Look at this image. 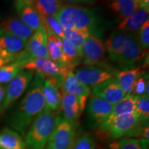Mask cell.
Returning <instances> with one entry per match:
<instances>
[{
    "instance_id": "cell-17",
    "label": "cell",
    "mask_w": 149,
    "mask_h": 149,
    "mask_svg": "<svg viewBox=\"0 0 149 149\" xmlns=\"http://www.w3.org/2000/svg\"><path fill=\"white\" fill-rule=\"evenodd\" d=\"M61 92V91H60ZM61 100L59 109L65 120L74 124L84 109L77 97L70 93L61 92Z\"/></svg>"
},
{
    "instance_id": "cell-14",
    "label": "cell",
    "mask_w": 149,
    "mask_h": 149,
    "mask_svg": "<svg viewBox=\"0 0 149 149\" xmlns=\"http://www.w3.org/2000/svg\"><path fill=\"white\" fill-rule=\"evenodd\" d=\"M91 94L97 97L115 105L122 100L126 95V93L121 88L115 77L106 80L92 88Z\"/></svg>"
},
{
    "instance_id": "cell-30",
    "label": "cell",
    "mask_w": 149,
    "mask_h": 149,
    "mask_svg": "<svg viewBox=\"0 0 149 149\" xmlns=\"http://www.w3.org/2000/svg\"><path fill=\"white\" fill-rule=\"evenodd\" d=\"M22 70H23L22 66L17 62L3 65L0 68V84L8 83Z\"/></svg>"
},
{
    "instance_id": "cell-23",
    "label": "cell",
    "mask_w": 149,
    "mask_h": 149,
    "mask_svg": "<svg viewBox=\"0 0 149 149\" xmlns=\"http://www.w3.org/2000/svg\"><path fill=\"white\" fill-rule=\"evenodd\" d=\"M142 74L141 66L130 70H120L115 73V78L121 88L125 92L126 94H130L133 91L134 84L136 80Z\"/></svg>"
},
{
    "instance_id": "cell-6",
    "label": "cell",
    "mask_w": 149,
    "mask_h": 149,
    "mask_svg": "<svg viewBox=\"0 0 149 149\" xmlns=\"http://www.w3.org/2000/svg\"><path fill=\"white\" fill-rule=\"evenodd\" d=\"M48 57L47 50V35L46 30L42 26L34 31L27 41L25 48L19 54L13 62L19 63L23 68L24 64L32 59Z\"/></svg>"
},
{
    "instance_id": "cell-19",
    "label": "cell",
    "mask_w": 149,
    "mask_h": 149,
    "mask_svg": "<svg viewBox=\"0 0 149 149\" xmlns=\"http://www.w3.org/2000/svg\"><path fill=\"white\" fill-rule=\"evenodd\" d=\"M59 86L60 81L55 78H46L44 79L42 92L46 108L54 112L58 111L60 107L61 93L59 91Z\"/></svg>"
},
{
    "instance_id": "cell-15",
    "label": "cell",
    "mask_w": 149,
    "mask_h": 149,
    "mask_svg": "<svg viewBox=\"0 0 149 149\" xmlns=\"http://www.w3.org/2000/svg\"><path fill=\"white\" fill-rule=\"evenodd\" d=\"M113 106L101 98L91 96L86 106L88 119L91 125L99 126L103 123L111 114Z\"/></svg>"
},
{
    "instance_id": "cell-26",
    "label": "cell",
    "mask_w": 149,
    "mask_h": 149,
    "mask_svg": "<svg viewBox=\"0 0 149 149\" xmlns=\"http://www.w3.org/2000/svg\"><path fill=\"white\" fill-rule=\"evenodd\" d=\"M47 35V50L49 58L61 68H66L63 61L62 44L60 38L50 31H46Z\"/></svg>"
},
{
    "instance_id": "cell-16",
    "label": "cell",
    "mask_w": 149,
    "mask_h": 149,
    "mask_svg": "<svg viewBox=\"0 0 149 149\" xmlns=\"http://www.w3.org/2000/svg\"><path fill=\"white\" fill-rule=\"evenodd\" d=\"M15 6L19 18L33 31L42 26L41 17L33 5V0H16Z\"/></svg>"
},
{
    "instance_id": "cell-1",
    "label": "cell",
    "mask_w": 149,
    "mask_h": 149,
    "mask_svg": "<svg viewBox=\"0 0 149 149\" xmlns=\"http://www.w3.org/2000/svg\"><path fill=\"white\" fill-rule=\"evenodd\" d=\"M33 77L26 95L7 119L12 129L22 136H25L33 120L46 107L42 92L45 78L38 73Z\"/></svg>"
},
{
    "instance_id": "cell-29",
    "label": "cell",
    "mask_w": 149,
    "mask_h": 149,
    "mask_svg": "<svg viewBox=\"0 0 149 149\" xmlns=\"http://www.w3.org/2000/svg\"><path fill=\"white\" fill-rule=\"evenodd\" d=\"M64 32L65 38L80 52L86 39L89 35L93 34L88 31H79V30L65 29L64 30Z\"/></svg>"
},
{
    "instance_id": "cell-36",
    "label": "cell",
    "mask_w": 149,
    "mask_h": 149,
    "mask_svg": "<svg viewBox=\"0 0 149 149\" xmlns=\"http://www.w3.org/2000/svg\"><path fill=\"white\" fill-rule=\"evenodd\" d=\"M148 77L146 78V75H141L138 79L136 80L135 84H134L133 91H132L130 94L135 96L144 95L145 93V88H146V83L148 81Z\"/></svg>"
},
{
    "instance_id": "cell-28",
    "label": "cell",
    "mask_w": 149,
    "mask_h": 149,
    "mask_svg": "<svg viewBox=\"0 0 149 149\" xmlns=\"http://www.w3.org/2000/svg\"><path fill=\"white\" fill-rule=\"evenodd\" d=\"M33 5L41 16H55L64 6L62 0H33Z\"/></svg>"
},
{
    "instance_id": "cell-31",
    "label": "cell",
    "mask_w": 149,
    "mask_h": 149,
    "mask_svg": "<svg viewBox=\"0 0 149 149\" xmlns=\"http://www.w3.org/2000/svg\"><path fill=\"white\" fill-rule=\"evenodd\" d=\"M41 20H42V26L46 31H50L59 38H64V29H62L55 16H41Z\"/></svg>"
},
{
    "instance_id": "cell-34",
    "label": "cell",
    "mask_w": 149,
    "mask_h": 149,
    "mask_svg": "<svg viewBox=\"0 0 149 149\" xmlns=\"http://www.w3.org/2000/svg\"><path fill=\"white\" fill-rule=\"evenodd\" d=\"M112 149H143L141 142L138 139L133 138H123L117 142L113 143Z\"/></svg>"
},
{
    "instance_id": "cell-18",
    "label": "cell",
    "mask_w": 149,
    "mask_h": 149,
    "mask_svg": "<svg viewBox=\"0 0 149 149\" xmlns=\"http://www.w3.org/2000/svg\"><path fill=\"white\" fill-rule=\"evenodd\" d=\"M148 8L139 6L133 13L121 21L117 29L128 34L136 35L143 24L148 21Z\"/></svg>"
},
{
    "instance_id": "cell-25",
    "label": "cell",
    "mask_w": 149,
    "mask_h": 149,
    "mask_svg": "<svg viewBox=\"0 0 149 149\" xmlns=\"http://www.w3.org/2000/svg\"><path fill=\"white\" fill-rule=\"evenodd\" d=\"M107 2L120 21L130 16L140 6L135 0H107Z\"/></svg>"
},
{
    "instance_id": "cell-20",
    "label": "cell",
    "mask_w": 149,
    "mask_h": 149,
    "mask_svg": "<svg viewBox=\"0 0 149 149\" xmlns=\"http://www.w3.org/2000/svg\"><path fill=\"white\" fill-rule=\"evenodd\" d=\"M129 35L128 33L117 30L112 33L106 41L104 44L106 51L108 53L109 58L114 62H117L122 55Z\"/></svg>"
},
{
    "instance_id": "cell-5",
    "label": "cell",
    "mask_w": 149,
    "mask_h": 149,
    "mask_svg": "<svg viewBox=\"0 0 149 149\" xmlns=\"http://www.w3.org/2000/svg\"><path fill=\"white\" fill-rule=\"evenodd\" d=\"M105 46L98 33H93L86 39L81 48V63L84 66H95L110 69L106 60Z\"/></svg>"
},
{
    "instance_id": "cell-8",
    "label": "cell",
    "mask_w": 149,
    "mask_h": 149,
    "mask_svg": "<svg viewBox=\"0 0 149 149\" xmlns=\"http://www.w3.org/2000/svg\"><path fill=\"white\" fill-rule=\"evenodd\" d=\"M34 72L31 70H22L5 87L4 100L1 107V111H5L13 103L21 97L29 88L32 81Z\"/></svg>"
},
{
    "instance_id": "cell-38",
    "label": "cell",
    "mask_w": 149,
    "mask_h": 149,
    "mask_svg": "<svg viewBox=\"0 0 149 149\" xmlns=\"http://www.w3.org/2000/svg\"><path fill=\"white\" fill-rule=\"evenodd\" d=\"M4 97H5V87L1 84H0V109H1L3 100H4Z\"/></svg>"
},
{
    "instance_id": "cell-11",
    "label": "cell",
    "mask_w": 149,
    "mask_h": 149,
    "mask_svg": "<svg viewBox=\"0 0 149 149\" xmlns=\"http://www.w3.org/2000/svg\"><path fill=\"white\" fill-rule=\"evenodd\" d=\"M73 73L77 79L89 88H94L103 81L115 75L111 70L95 66H85L74 69Z\"/></svg>"
},
{
    "instance_id": "cell-35",
    "label": "cell",
    "mask_w": 149,
    "mask_h": 149,
    "mask_svg": "<svg viewBox=\"0 0 149 149\" xmlns=\"http://www.w3.org/2000/svg\"><path fill=\"white\" fill-rule=\"evenodd\" d=\"M136 35L141 48L146 51L149 47V20L143 24Z\"/></svg>"
},
{
    "instance_id": "cell-21",
    "label": "cell",
    "mask_w": 149,
    "mask_h": 149,
    "mask_svg": "<svg viewBox=\"0 0 149 149\" xmlns=\"http://www.w3.org/2000/svg\"><path fill=\"white\" fill-rule=\"evenodd\" d=\"M0 29L26 42L34 33L32 29L17 17H12L3 20L0 25Z\"/></svg>"
},
{
    "instance_id": "cell-40",
    "label": "cell",
    "mask_w": 149,
    "mask_h": 149,
    "mask_svg": "<svg viewBox=\"0 0 149 149\" xmlns=\"http://www.w3.org/2000/svg\"><path fill=\"white\" fill-rule=\"evenodd\" d=\"M135 1H137V2L139 4V6H142L143 0H135Z\"/></svg>"
},
{
    "instance_id": "cell-12",
    "label": "cell",
    "mask_w": 149,
    "mask_h": 149,
    "mask_svg": "<svg viewBox=\"0 0 149 149\" xmlns=\"http://www.w3.org/2000/svg\"><path fill=\"white\" fill-rule=\"evenodd\" d=\"M26 42L0 29V58L6 64L13 62L19 54L24 50Z\"/></svg>"
},
{
    "instance_id": "cell-22",
    "label": "cell",
    "mask_w": 149,
    "mask_h": 149,
    "mask_svg": "<svg viewBox=\"0 0 149 149\" xmlns=\"http://www.w3.org/2000/svg\"><path fill=\"white\" fill-rule=\"evenodd\" d=\"M26 143L22 135L10 128L0 131V149H26Z\"/></svg>"
},
{
    "instance_id": "cell-37",
    "label": "cell",
    "mask_w": 149,
    "mask_h": 149,
    "mask_svg": "<svg viewBox=\"0 0 149 149\" xmlns=\"http://www.w3.org/2000/svg\"><path fill=\"white\" fill-rule=\"evenodd\" d=\"M63 2L69 3V4H84L93 5L95 3V0H62Z\"/></svg>"
},
{
    "instance_id": "cell-10",
    "label": "cell",
    "mask_w": 149,
    "mask_h": 149,
    "mask_svg": "<svg viewBox=\"0 0 149 149\" xmlns=\"http://www.w3.org/2000/svg\"><path fill=\"white\" fill-rule=\"evenodd\" d=\"M23 69L40 74L44 78H55L61 81L64 74L70 70L62 68L48 57L37 58L24 64Z\"/></svg>"
},
{
    "instance_id": "cell-4",
    "label": "cell",
    "mask_w": 149,
    "mask_h": 149,
    "mask_svg": "<svg viewBox=\"0 0 149 149\" xmlns=\"http://www.w3.org/2000/svg\"><path fill=\"white\" fill-rule=\"evenodd\" d=\"M145 123L135 113L120 116L108 117L99 128L100 130L113 139H118L127 135H135Z\"/></svg>"
},
{
    "instance_id": "cell-3",
    "label": "cell",
    "mask_w": 149,
    "mask_h": 149,
    "mask_svg": "<svg viewBox=\"0 0 149 149\" xmlns=\"http://www.w3.org/2000/svg\"><path fill=\"white\" fill-rule=\"evenodd\" d=\"M56 112L44 108L28 129L24 141L29 149H44L55 128Z\"/></svg>"
},
{
    "instance_id": "cell-32",
    "label": "cell",
    "mask_w": 149,
    "mask_h": 149,
    "mask_svg": "<svg viewBox=\"0 0 149 149\" xmlns=\"http://www.w3.org/2000/svg\"><path fill=\"white\" fill-rule=\"evenodd\" d=\"M135 113L143 122H148L149 118V96H137Z\"/></svg>"
},
{
    "instance_id": "cell-24",
    "label": "cell",
    "mask_w": 149,
    "mask_h": 149,
    "mask_svg": "<svg viewBox=\"0 0 149 149\" xmlns=\"http://www.w3.org/2000/svg\"><path fill=\"white\" fill-rule=\"evenodd\" d=\"M62 44L63 61L65 68L73 71L77 66L81 63V52L77 49L65 37L61 39Z\"/></svg>"
},
{
    "instance_id": "cell-9",
    "label": "cell",
    "mask_w": 149,
    "mask_h": 149,
    "mask_svg": "<svg viewBox=\"0 0 149 149\" xmlns=\"http://www.w3.org/2000/svg\"><path fill=\"white\" fill-rule=\"evenodd\" d=\"M145 55L146 51L141 48L137 35L130 34L125 48L116 63L122 70L133 69L139 66Z\"/></svg>"
},
{
    "instance_id": "cell-2",
    "label": "cell",
    "mask_w": 149,
    "mask_h": 149,
    "mask_svg": "<svg viewBox=\"0 0 149 149\" xmlns=\"http://www.w3.org/2000/svg\"><path fill=\"white\" fill-rule=\"evenodd\" d=\"M62 29L88 31L100 34L97 15L92 9L74 4H64L55 16Z\"/></svg>"
},
{
    "instance_id": "cell-13",
    "label": "cell",
    "mask_w": 149,
    "mask_h": 149,
    "mask_svg": "<svg viewBox=\"0 0 149 149\" xmlns=\"http://www.w3.org/2000/svg\"><path fill=\"white\" fill-rule=\"evenodd\" d=\"M59 88L61 89V92L75 95L79 99L83 109H86L87 100L91 95V89L84 84L79 81L75 77L73 71L70 70L64 74Z\"/></svg>"
},
{
    "instance_id": "cell-39",
    "label": "cell",
    "mask_w": 149,
    "mask_h": 149,
    "mask_svg": "<svg viewBox=\"0 0 149 149\" xmlns=\"http://www.w3.org/2000/svg\"><path fill=\"white\" fill-rule=\"evenodd\" d=\"M5 64H6V61L3 60V59L0 58V68H1V66H3V65H5Z\"/></svg>"
},
{
    "instance_id": "cell-7",
    "label": "cell",
    "mask_w": 149,
    "mask_h": 149,
    "mask_svg": "<svg viewBox=\"0 0 149 149\" xmlns=\"http://www.w3.org/2000/svg\"><path fill=\"white\" fill-rule=\"evenodd\" d=\"M74 137V124L57 115L55 128L44 149H70Z\"/></svg>"
},
{
    "instance_id": "cell-27",
    "label": "cell",
    "mask_w": 149,
    "mask_h": 149,
    "mask_svg": "<svg viewBox=\"0 0 149 149\" xmlns=\"http://www.w3.org/2000/svg\"><path fill=\"white\" fill-rule=\"evenodd\" d=\"M136 101L137 96L131 94H126L122 100L113 106L111 114L108 117L120 116L135 113Z\"/></svg>"
},
{
    "instance_id": "cell-33",
    "label": "cell",
    "mask_w": 149,
    "mask_h": 149,
    "mask_svg": "<svg viewBox=\"0 0 149 149\" xmlns=\"http://www.w3.org/2000/svg\"><path fill=\"white\" fill-rule=\"evenodd\" d=\"M95 141L92 135L85 133L74 139L70 149H95Z\"/></svg>"
}]
</instances>
